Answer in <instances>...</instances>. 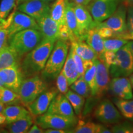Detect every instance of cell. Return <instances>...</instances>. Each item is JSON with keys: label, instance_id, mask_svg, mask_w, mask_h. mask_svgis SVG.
Listing matches in <instances>:
<instances>
[{"label": "cell", "instance_id": "cell-11", "mask_svg": "<svg viewBox=\"0 0 133 133\" xmlns=\"http://www.w3.org/2000/svg\"><path fill=\"white\" fill-rule=\"evenodd\" d=\"M96 65V97L101 99L108 91L110 79L109 70L107 65L102 59H98L94 61Z\"/></svg>", "mask_w": 133, "mask_h": 133}, {"label": "cell", "instance_id": "cell-33", "mask_svg": "<svg viewBox=\"0 0 133 133\" xmlns=\"http://www.w3.org/2000/svg\"><path fill=\"white\" fill-rule=\"evenodd\" d=\"M99 124L95 123L92 121H78L75 126L74 132L75 133H98Z\"/></svg>", "mask_w": 133, "mask_h": 133}, {"label": "cell", "instance_id": "cell-40", "mask_svg": "<svg viewBox=\"0 0 133 133\" xmlns=\"http://www.w3.org/2000/svg\"><path fill=\"white\" fill-rule=\"evenodd\" d=\"M97 31L100 36L103 39H107V38H114L115 33L112 29L108 28L107 26H96Z\"/></svg>", "mask_w": 133, "mask_h": 133}, {"label": "cell", "instance_id": "cell-1", "mask_svg": "<svg viewBox=\"0 0 133 133\" xmlns=\"http://www.w3.org/2000/svg\"><path fill=\"white\" fill-rule=\"evenodd\" d=\"M56 41V39L43 38L34 49L25 55L19 65L24 79L41 72Z\"/></svg>", "mask_w": 133, "mask_h": 133}, {"label": "cell", "instance_id": "cell-53", "mask_svg": "<svg viewBox=\"0 0 133 133\" xmlns=\"http://www.w3.org/2000/svg\"><path fill=\"white\" fill-rule=\"evenodd\" d=\"M91 1H92V0H88V3H90V2H91Z\"/></svg>", "mask_w": 133, "mask_h": 133}, {"label": "cell", "instance_id": "cell-34", "mask_svg": "<svg viewBox=\"0 0 133 133\" xmlns=\"http://www.w3.org/2000/svg\"><path fill=\"white\" fill-rule=\"evenodd\" d=\"M129 41L120 38H112L104 39V46L105 50L116 52L124 45L127 44Z\"/></svg>", "mask_w": 133, "mask_h": 133}, {"label": "cell", "instance_id": "cell-51", "mask_svg": "<svg viewBox=\"0 0 133 133\" xmlns=\"http://www.w3.org/2000/svg\"><path fill=\"white\" fill-rule=\"evenodd\" d=\"M43 1H45V2H46V3H51V2H52V1H55V0H43Z\"/></svg>", "mask_w": 133, "mask_h": 133}, {"label": "cell", "instance_id": "cell-19", "mask_svg": "<svg viewBox=\"0 0 133 133\" xmlns=\"http://www.w3.org/2000/svg\"><path fill=\"white\" fill-rule=\"evenodd\" d=\"M17 0H2L0 3V27L8 29L16 12Z\"/></svg>", "mask_w": 133, "mask_h": 133}, {"label": "cell", "instance_id": "cell-2", "mask_svg": "<svg viewBox=\"0 0 133 133\" xmlns=\"http://www.w3.org/2000/svg\"><path fill=\"white\" fill-rule=\"evenodd\" d=\"M70 43L69 41L57 39L51 51L41 76L46 82L54 80L62 70L69 52Z\"/></svg>", "mask_w": 133, "mask_h": 133}, {"label": "cell", "instance_id": "cell-18", "mask_svg": "<svg viewBox=\"0 0 133 133\" xmlns=\"http://www.w3.org/2000/svg\"><path fill=\"white\" fill-rule=\"evenodd\" d=\"M36 21L43 38L57 40L59 35V25L51 17L49 14Z\"/></svg>", "mask_w": 133, "mask_h": 133}, {"label": "cell", "instance_id": "cell-45", "mask_svg": "<svg viewBox=\"0 0 133 133\" xmlns=\"http://www.w3.org/2000/svg\"><path fill=\"white\" fill-rule=\"evenodd\" d=\"M29 133H43L44 132V129L39 127L37 124H33L28 131Z\"/></svg>", "mask_w": 133, "mask_h": 133}, {"label": "cell", "instance_id": "cell-6", "mask_svg": "<svg viewBox=\"0 0 133 133\" xmlns=\"http://www.w3.org/2000/svg\"><path fill=\"white\" fill-rule=\"evenodd\" d=\"M77 116L67 117L59 115L45 112L36 116V123L43 129L48 128L73 129L77 124Z\"/></svg>", "mask_w": 133, "mask_h": 133}, {"label": "cell", "instance_id": "cell-5", "mask_svg": "<svg viewBox=\"0 0 133 133\" xmlns=\"http://www.w3.org/2000/svg\"><path fill=\"white\" fill-rule=\"evenodd\" d=\"M109 70L112 78L128 76L133 73V55L127 44L116 51L115 62Z\"/></svg>", "mask_w": 133, "mask_h": 133}, {"label": "cell", "instance_id": "cell-26", "mask_svg": "<svg viewBox=\"0 0 133 133\" xmlns=\"http://www.w3.org/2000/svg\"><path fill=\"white\" fill-rule=\"evenodd\" d=\"M19 57L9 46L0 50V70L9 66L18 65Z\"/></svg>", "mask_w": 133, "mask_h": 133}, {"label": "cell", "instance_id": "cell-37", "mask_svg": "<svg viewBox=\"0 0 133 133\" xmlns=\"http://www.w3.org/2000/svg\"><path fill=\"white\" fill-rule=\"evenodd\" d=\"M70 49L71 51V55H72L75 64L76 69H77L79 76H83V75H84V61L75 52V51L71 46L70 47Z\"/></svg>", "mask_w": 133, "mask_h": 133}, {"label": "cell", "instance_id": "cell-28", "mask_svg": "<svg viewBox=\"0 0 133 133\" xmlns=\"http://www.w3.org/2000/svg\"><path fill=\"white\" fill-rule=\"evenodd\" d=\"M62 71L67 79L69 86L79 77L70 48Z\"/></svg>", "mask_w": 133, "mask_h": 133}, {"label": "cell", "instance_id": "cell-9", "mask_svg": "<svg viewBox=\"0 0 133 133\" xmlns=\"http://www.w3.org/2000/svg\"><path fill=\"white\" fill-rule=\"evenodd\" d=\"M126 10L127 6L123 3L118 6L116 11L108 19L98 24L96 26H107L112 29L115 35L124 32L127 30Z\"/></svg>", "mask_w": 133, "mask_h": 133}, {"label": "cell", "instance_id": "cell-12", "mask_svg": "<svg viewBox=\"0 0 133 133\" xmlns=\"http://www.w3.org/2000/svg\"><path fill=\"white\" fill-rule=\"evenodd\" d=\"M107 92L115 97L120 99H133L132 86L129 79L126 76L113 78L110 81Z\"/></svg>", "mask_w": 133, "mask_h": 133}, {"label": "cell", "instance_id": "cell-4", "mask_svg": "<svg viewBox=\"0 0 133 133\" xmlns=\"http://www.w3.org/2000/svg\"><path fill=\"white\" fill-rule=\"evenodd\" d=\"M48 88L47 82L38 75L25 78L23 79L18 92L21 102L27 107Z\"/></svg>", "mask_w": 133, "mask_h": 133}, {"label": "cell", "instance_id": "cell-8", "mask_svg": "<svg viewBox=\"0 0 133 133\" xmlns=\"http://www.w3.org/2000/svg\"><path fill=\"white\" fill-rule=\"evenodd\" d=\"M94 116L96 119L106 124H115L123 119L118 109L115 106L114 102L108 99H105L100 102L94 112Z\"/></svg>", "mask_w": 133, "mask_h": 133}, {"label": "cell", "instance_id": "cell-46", "mask_svg": "<svg viewBox=\"0 0 133 133\" xmlns=\"http://www.w3.org/2000/svg\"><path fill=\"white\" fill-rule=\"evenodd\" d=\"M112 130L108 128L107 126L102 125V124H99V131L98 133H111Z\"/></svg>", "mask_w": 133, "mask_h": 133}, {"label": "cell", "instance_id": "cell-35", "mask_svg": "<svg viewBox=\"0 0 133 133\" xmlns=\"http://www.w3.org/2000/svg\"><path fill=\"white\" fill-rule=\"evenodd\" d=\"M56 88L59 92L65 94L69 90V83L66 76L63 71L61 70L57 77H56Z\"/></svg>", "mask_w": 133, "mask_h": 133}, {"label": "cell", "instance_id": "cell-20", "mask_svg": "<svg viewBox=\"0 0 133 133\" xmlns=\"http://www.w3.org/2000/svg\"><path fill=\"white\" fill-rule=\"evenodd\" d=\"M84 41L96 52L98 58H101L105 51L104 39L100 36L96 26L87 31L84 36Z\"/></svg>", "mask_w": 133, "mask_h": 133}, {"label": "cell", "instance_id": "cell-54", "mask_svg": "<svg viewBox=\"0 0 133 133\" xmlns=\"http://www.w3.org/2000/svg\"><path fill=\"white\" fill-rule=\"evenodd\" d=\"M126 1V0H123V1H124V2L123 3H124V2H125V1Z\"/></svg>", "mask_w": 133, "mask_h": 133}, {"label": "cell", "instance_id": "cell-30", "mask_svg": "<svg viewBox=\"0 0 133 133\" xmlns=\"http://www.w3.org/2000/svg\"><path fill=\"white\" fill-rule=\"evenodd\" d=\"M65 95L70 103L71 107L74 109L75 114H76V116H80L83 112L84 104L85 103V98L74 92L71 89V90L69 89Z\"/></svg>", "mask_w": 133, "mask_h": 133}, {"label": "cell", "instance_id": "cell-48", "mask_svg": "<svg viewBox=\"0 0 133 133\" xmlns=\"http://www.w3.org/2000/svg\"><path fill=\"white\" fill-rule=\"evenodd\" d=\"M126 6H133V0H126L125 2L123 3Z\"/></svg>", "mask_w": 133, "mask_h": 133}, {"label": "cell", "instance_id": "cell-10", "mask_svg": "<svg viewBox=\"0 0 133 133\" xmlns=\"http://www.w3.org/2000/svg\"><path fill=\"white\" fill-rule=\"evenodd\" d=\"M58 92L57 88H48L28 106L30 113L33 116H38L47 112L51 102Z\"/></svg>", "mask_w": 133, "mask_h": 133}, {"label": "cell", "instance_id": "cell-50", "mask_svg": "<svg viewBox=\"0 0 133 133\" xmlns=\"http://www.w3.org/2000/svg\"><path fill=\"white\" fill-rule=\"evenodd\" d=\"M28 1V0H17V6L19 4H21L22 3H24L25 1Z\"/></svg>", "mask_w": 133, "mask_h": 133}, {"label": "cell", "instance_id": "cell-42", "mask_svg": "<svg viewBox=\"0 0 133 133\" xmlns=\"http://www.w3.org/2000/svg\"><path fill=\"white\" fill-rule=\"evenodd\" d=\"M114 38H120L128 41H133V30H126L124 32L116 34Z\"/></svg>", "mask_w": 133, "mask_h": 133}, {"label": "cell", "instance_id": "cell-14", "mask_svg": "<svg viewBox=\"0 0 133 133\" xmlns=\"http://www.w3.org/2000/svg\"><path fill=\"white\" fill-rule=\"evenodd\" d=\"M29 29H34L39 30L36 20L18 10L16 11L8 27L9 38L20 31Z\"/></svg>", "mask_w": 133, "mask_h": 133}, {"label": "cell", "instance_id": "cell-36", "mask_svg": "<svg viewBox=\"0 0 133 133\" xmlns=\"http://www.w3.org/2000/svg\"><path fill=\"white\" fill-rule=\"evenodd\" d=\"M111 130L115 133H133V124L128 121L119 122L115 124Z\"/></svg>", "mask_w": 133, "mask_h": 133}, {"label": "cell", "instance_id": "cell-52", "mask_svg": "<svg viewBox=\"0 0 133 133\" xmlns=\"http://www.w3.org/2000/svg\"><path fill=\"white\" fill-rule=\"evenodd\" d=\"M3 86H4V85H3V83L2 82V81H1V79H0V88L3 87Z\"/></svg>", "mask_w": 133, "mask_h": 133}, {"label": "cell", "instance_id": "cell-21", "mask_svg": "<svg viewBox=\"0 0 133 133\" xmlns=\"http://www.w3.org/2000/svg\"><path fill=\"white\" fill-rule=\"evenodd\" d=\"M65 19L66 26L71 35L70 43L71 41L81 39L78 28L77 21H76L75 14L74 3L69 2V1L66 3Z\"/></svg>", "mask_w": 133, "mask_h": 133}, {"label": "cell", "instance_id": "cell-39", "mask_svg": "<svg viewBox=\"0 0 133 133\" xmlns=\"http://www.w3.org/2000/svg\"><path fill=\"white\" fill-rule=\"evenodd\" d=\"M8 40H9L8 29L6 28L0 27V50L9 46Z\"/></svg>", "mask_w": 133, "mask_h": 133}, {"label": "cell", "instance_id": "cell-41", "mask_svg": "<svg viewBox=\"0 0 133 133\" xmlns=\"http://www.w3.org/2000/svg\"><path fill=\"white\" fill-rule=\"evenodd\" d=\"M127 30H133V6H128L127 10Z\"/></svg>", "mask_w": 133, "mask_h": 133}, {"label": "cell", "instance_id": "cell-15", "mask_svg": "<svg viewBox=\"0 0 133 133\" xmlns=\"http://www.w3.org/2000/svg\"><path fill=\"white\" fill-rule=\"evenodd\" d=\"M0 79L4 87L18 93L24 79L19 65L9 66L0 70Z\"/></svg>", "mask_w": 133, "mask_h": 133}, {"label": "cell", "instance_id": "cell-32", "mask_svg": "<svg viewBox=\"0 0 133 133\" xmlns=\"http://www.w3.org/2000/svg\"><path fill=\"white\" fill-rule=\"evenodd\" d=\"M69 86L71 90L84 98H89L92 96L91 89L86 81L84 80L83 76H79L78 78Z\"/></svg>", "mask_w": 133, "mask_h": 133}, {"label": "cell", "instance_id": "cell-29", "mask_svg": "<svg viewBox=\"0 0 133 133\" xmlns=\"http://www.w3.org/2000/svg\"><path fill=\"white\" fill-rule=\"evenodd\" d=\"M113 101L121 115L133 122V99L126 100L115 97Z\"/></svg>", "mask_w": 133, "mask_h": 133}, {"label": "cell", "instance_id": "cell-23", "mask_svg": "<svg viewBox=\"0 0 133 133\" xmlns=\"http://www.w3.org/2000/svg\"><path fill=\"white\" fill-rule=\"evenodd\" d=\"M3 112L6 118V124L24 118L30 114L29 110L17 104L5 105Z\"/></svg>", "mask_w": 133, "mask_h": 133}, {"label": "cell", "instance_id": "cell-43", "mask_svg": "<svg viewBox=\"0 0 133 133\" xmlns=\"http://www.w3.org/2000/svg\"><path fill=\"white\" fill-rule=\"evenodd\" d=\"M44 132L46 133H73V129H51L48 128L44 129Z\"/></svg>", "mask_w": 133, "mask_h": 133}, {"label": "cell", "instance_id": "cell-31", "mask_svg": "<svg viewBox=\"0 0 133 133\" xmlns=\"http://www.w3.org/2000/svg\"><path fill=\"white\" fill-rule=\"evenodd\" d=\"M0 102L4 105H8L19 104L21 102V99L18 93L3 86L0 88Z\"/></svg>", "mask_w": 133, "mask_h": 133}, {"label": "cell", "instance_id": "cell-49", "mask_svg": "<svg viewBox=\"0 0 133 133\" xmlns=\"http://www.w3.org/2000/svg\"><path fill=\"white\" fill-rule=\"evenodd\" d=\"M129 81H130L131 82V86H132V88L133 89V73H132L130 75H129Z\"/></svg>", "mask_w": 133, "mask_h": 133}, {"label": "cell", "instance_id": "cell-27", "mask_svg": "<svg viewBox=\"0 0 133 133\" xmlns=\"http://www.w3.org/2000/svg\"><path fill=\"white\" fill-rule=\"evenodd\" d=\"M96 74V65L94 61H84L83 78L91 89L92 96H94L95 95Z\"/></svg>", "mask_w": 133, "mask_h": 133}, {"label": "cell", "instance_id": "cell-38", "mask_svg": "<svg viewBox=\"0 0 133 133\" xmlns=\"http://www.w3.org/2000/svg\"><path fill=\"white\" fill-rule=\"evenodd\" d=\"M99 59H102L104 62L105 63L108 67L109 68L116 61V52L112 51H108V50H105L104 52L103 53L102 57Z\"/></svg>", "mask_w": 133, "mask_h": 133}, {"label": "cell", "instance_id": "cell-13", "mask_svg": "<svg viewBox=\"0 0 133 133\" xmlns=\"http://www.w3.org/2000/svg\"><path fill=\"white\" fill-rule=\"evenodd\" d=\"M50 7L49 3L43 0H28L18 5L17 9L29 15L36 21L49 14Z\"/></svg>", "mask_w": 133, "mask_h": 133}, {"label": "cell", "instance_id": "cell-25", "mask_svg": "<svg viewBox=\"0 0 133 133\" xmlns=\"http://www.w3.org/2000/svg\"><path fill=\"white\" fill-rule=\"evenodd\" d=\"M68 0H55L50 7L49 15L59 26L66 24L65 14Z\"/></svg>", "mask_w": 133, "mask_h": 133}, {"label": "cell", "instance_id": "cell-24", "mask_svg": "<svg viewBox=\"0 0 133 133\" xmlns=\"http://www.w3.org/2000/svg\"><path fill=\"white\" fill-rule=\"evenodd\" d=\"M33 124V115L31 114L24 118L18 119L5 125L8 132L11 133H25L27 132Z\"/></svg>", "mask_w": 133, "mask_h": 133}, {"label": "cell", "instance_id": "cell-47", "mask_svg": "<svg viewBox=\"0 0 133 133\" xmlns=\"http://www.w3.org/2000/svg\"><path fill=\"white\" fill-rule=\"evenodd\" d=\"M126 44L129 47V49H130V51H131V52H132L133 55V41H129Z\"/></svg>", "mask_w": 133, "mask_h": 133}, {"label": "cell", "instance_id": "cell-3", "mask_svg": "<svg viewBox=\"0 0 133 133\" xmlns=\"http://www.w3.org/2000/svg\"><path fill=\"white\" fill-rule=\"evenodd\" d=\"M43 39V36L39 30L29 29L20 31L10 36L8 44L20 59L34 49Z\"/></svg>", "mask_w": 133, "mask_h": 133}, {"label": "cell", "instance_id": "cell-7", "mask_svg": "<svg viewBox=\"0 0 133 133\" xmlns=\"http://www.w3.org/2000/svg\"><path fill=\"white\" fill-rule=\"evenodd\" d=\"M121 0H92L87 6L96 25L114 13Z\"/></svg>", "mask_w": 133, "mask_h": 133}, {"label": "cell", "instance_id": "cell-16", "mask_svg": "<svg viewBox=\"0 0 133 133\" xmlns=\"http://www.w3.org/2000/svg\"><path fill=\"white\" fill-rule=\"evenodd\" d=\"M74 11L81 40L84 41L86 33L89 30L96 26V24L86 6L74 4Z\"/></svg>", "mask_w": 133, "mask_h": 133}, {"label": "cell", "instance_id": "cell-44", "mask_svg": "<svg viewBox=\"0 0 133 133\" xmlns=\"http://www.w3.org/2000/svg\"><path fill=\"white\" fill-rule=\"evenodd\" d=\"M4 105L0 102V127L5 126L6 124V118L5 115L3 112L4 108Z\"/></svg>", "mask_w": 133, "mask_h": 133}, {"label": "cell", "instance_id": "cell-17", "mask_svg": "<svg viewBox=\"0 0 133 133\" xmlns=\"http://www.w3.org/2000/svg\"><path fill=\"white\" fill-rule=\"evenodd\" d=\"M47 112L67 117L75 116L74 109L69 100L65 94L61 92H58L53 99Z\"/></svg>", "mask_w": 133, "mask_h": 133}, {"label": "cell", "instance_id": "cell-22", "mask_svg": "<svg viewBox=\"0 0 133 133\" xmlns=\"http://www.w3.org/2000/svg\"><path fill=\"white\" fill-rule=\"evenodd\" d=\"M70 46L83 61H94L98 59L97 54L85 41L78 39L71 41Z\"/></svg>", "mask_w": 133, "mask_h": 133}]
</instances>
